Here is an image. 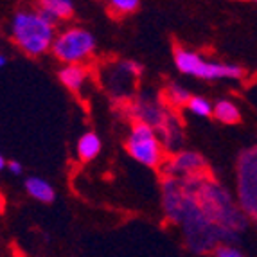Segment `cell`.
<instances>
[{"mask_svg":"<svg viewBox=\"0 0 257 257\" xmlns=\"http://www.w3.org/2000/svg\"><path fill=\"white\" fill-rule=\"evenodd\" d=\"M126 150L132 155V159L148 167L159 166L162 160V144L159 141V135L144 122H137L132 128L126 141Z\"/></svg>","mask_w":257,"mask_h":257,"instance_id":"cell-6","label":"cell"},{"mask_svg":"<svg viewBox=\"0 0 257 257\" xmlns=\"http://www.w3.org/2000/svg\"><path fill=\"white\" fill-rule=\"evenodd\" d=\"M160 135H162L164 142H166V146L169 148V150L178 148L180 146V142H182L180 122H178L173 115H169L166 122H164V126L160 128Z\"/></svg>","mask_w":257,"mask_h":257,"instance_id":"cell-14","label":"cell"},{"mask_svg":"<svg viewBox=\"0 0 257 257\" xmlns=\"http://www.w3.org/2000/svg\"><path fill=\"white\" fill-rule=\"evenodd\" d=\"M212 115H214L219 122H223V124H236L241 119L239 108L232 103V101H227V99L216 103L214 110H212Z\"/></svg>","mask_w":257,"mask_h":257,"instance_id":"cell-13","label":"cell"},{"mask_svg":"<svg viewBox=\"0 0 257 257\" xmlns=\"http://www.w3.org/2000/svg\"><path fill=\"white\" fill-rule=\"evenodd\" d=\"M95 38L90 31L83 27H70L63 31L52 43V52L67 65H77L94 52Z\"/></svg>","mask_w":257,"mask_h":257,"instance_id":"cell-5","label":"cell"},{"mask_svg":"<svg viewBox=\"0 0 257 257\" xmlns=\"http://www.w3.org/2000/svg\"><path fill=\"white\" fill-rule=\"evenodd\" d=\"M187 110L196 117H210L214 108L202 95H191V99H189L187 103Z\"/></svg>","mask_w":257,"mask_h":257,"instance_id":"cell-16","label":"cell"},{"mask_svg":"<svg viewBox=\"0 0 257 257\" xmlns=\"http://www.w3.org/2000/svg\"><path fill=\"white\" fill-rule=\"evenodd\" d=\"M164 171L169 178H191L205 175V159L196 151H180L171 157Z\"/></svg>","mask_w":257,"mask_h":257,"instance_id":"cell-7","label":"cell"},{"mask_svg":"<svg viewBox=\"0 0 257 257\" xmlns=\"http://www.w3.org/2000/svg\"><path fill=\"white\" fill-rule=\"evenodd\" d=\"M175 65L182 74L205 81H219V79H239L243 76V69L239 65L219 63V61H209L202 54L187 49H175Z\"/></svg>","mask_w":257,"mask_h":257,"instance_id":"cell-3","label":"cell"},{"mask_svg":"<svg viewBox=\"0 0 257 257\" xmlns=\"http://www.w3.org/2000/svg\"><path fill=\"white\" fill-rule=\"evenodd\" d=\"M40 15L54 26L58 20L70 18L74 13V4L70 0H43L40 4Z\"/></svg>","mask_w":257,"mask_h":257,"instance_id":"cell-9","label":"cell"},{"mask_svg":"<svg viewBox=\"0 0 257 257\" xmlns=\"http://www.w3.org/2000/svg\"><path fill=\"white\" fill-rule=\"evenodd\" d=\"M99 151H101V139L95 133L88 132L79 137V141H77V155H79L81 160L86 162V160L95 159Z\"/></svg>","mask_w":257,"mask_h":257,"instance_id":"cell-11","label":"cell"},{"mask_svg":"<svg viewBox=\"0 0 257 257\" xmlns=\"http://www.w3.org/2000/svg\"><path fill=\"white\" fill-rule=\"evenodd\" d=\"M194 193L209 219L223 232L225 243L239 239L241 232L248 225V218L227 189L210 180L207 175H200L196 178Z\"/></svg>","mask_w":257,"mask_h":257,"instance_id":"cell-1","label":"cell"},{"mask_svg":"<svg viewBox=\"0 0 257 257\" xmlns=\"http://www.w3.org/2000/svg\"><path fill=\"white\" fill-rule=\"evenodd\" d=\"M8 167H9V171L13 173V175H20V173H22V164L20 162H9Z\"/></svg>","mask_w":257,"mask_h":257,"instance_id":"cell-19","label":"cell"},{"mask_svg":"<svg viewBox=\"0 0 257 257\" xmlns=\"http://www.w3.org/2000/svg\"><path fill=\"white\" fill-rule=\"evenodd\" d=\"M135 115L139 117V122H144V124L151 126V128H162L164 122L167 120L169 113L160 106L159 103H155V101H148V99H141L137 104H135Z\"/></svg>","mask_w":257,"mask_h":257,"instance_id":"cell-8","label":"cell"},{"mask_svg":"<svg viewBox=\"0 0 257 257\" xmlns=\"http://www.w3.org/2000/svg\"><path fill=\"white\" fill-rule=\"evenodd\" d=\"M141 2L139 0H111L110 2V9L111 13H117V15H128L133 13V11H137Z\"/></svg>","mask_w":257,"mask_h":257,"instance_id":"cell-17","label":"cell"},{"mask_svg":"<svg viewBox=\"0 0 257 257\" xmlns=\"http://www.w3.org/2000/svg\"><path fill=\"white\" fill-rule=\"evenodd\" d=\"M6 167V160H4V157H2V155H0V171H2V169H4Z\"/></svg>","mask_w":257,"mask_h":257,"instance_id":"cell-20","label":"cell"},{"mask_svg":"<svg viewBox=\"0 0 257 257\" xmlns=\"http://www.w3.org/2000/svg\"><path fill=\"white\" fill-rule=\"evenodd\" d=\"M214 255L216 257H244L239 250H236L234 246H230V244H221V246H218V248L214 250Z\"/></svg>","mask_w":257,"mask_h":257,"instance_id":"cell-18","label":"cell"},{"mask_svg":"<svg viewBox=\"0 0 257 257\" xmlns=\"http://www.w3.org/2000/svg\"><path fill=\"white\" fill-rule=\"evenodd\" d=\"M236 196L244 216L257 221V146L241 151L237 159Z\"/></svg>","mask_w":257,"mask_h":257,"instance_id":"cell-4","label":"cell"},{"mask_svg":"<svg viewBox=\"0 0 257 257\" xmlns=\"http://www.w3.org/2000/svg\"><path fill=\"white\" fill-rule=\"evenodd\" d=\"M26 191L35 198V200L43 202V203H51L56 198V193H54V189H52V185L49 184L47 180L38 178V176H31V178H27Z\"/></svg>","mask_w":257,"mask_h":257,"instance_id":"cell-10","label":"cell"},{"mask_svg":"<svg viewBox=\"0 0 257 257\" xmlns=\"http://www.w3.org/2000/svg\"><path fill=\"white\" fill-rule=\"evenodd\" d=\"M6 61H8V60H6V56L0 54V69H2V67H4V65H6Z\"/></svg>","mask_w":257,"mask_h":257,"instance_id":"cell-21","label":"cell"},{"mask_svg":"<svg viewBox=\"0 0 257 257\" xmlns=\"http://www.w3.org/2000/svg\"><path fill=\"white\" fill-rule=\"evenodd\" d=\"M86 79V70L79 65H67L60 72V81L63 83L69 90L77 92L83 86Z\"/></svg>","mask_w":257,"mask_h":257,"instance_id":"cell-12","label":"cell"},{"mask_svg":"<svg viewBox=\"0 0 257 257\" xmlns=\"http://www.w3.org/2000/svg\"><path fill=\"white\" fill-rule=\"evenodd\" d=\"M11 35L26 54L40 56L52 49L54 26L36 11H20L11 20Z\"/></svg>","mask_w":257,"mask_h":257,"instance_id":"cell-2","label":"cell"},{"mask_svg":"<svg viewBox=\"0 0 257 257\" xmlns=\"http://www.w3.org/2000/svg\"><path fill=\"white\" fill-rule=\"evenodd\" d=\"M166 97H167V101H169L171 104H175V106H187L189 99H191V94H189V90L185 88V86L171 83V85L167 86Z\"/></svg>","mask_w":257,"mask_h":257,"instance_id":"cell-15","label":"cell"}]
</instances>
